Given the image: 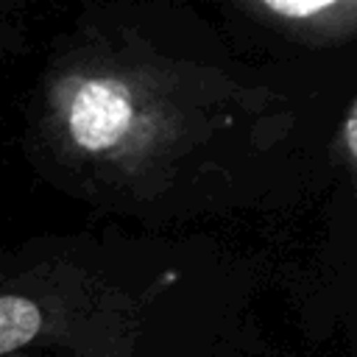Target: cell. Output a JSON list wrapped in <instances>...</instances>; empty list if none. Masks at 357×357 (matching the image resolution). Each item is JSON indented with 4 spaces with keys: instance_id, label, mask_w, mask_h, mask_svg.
Segmentation results:
<instances>
[{
    "instance_id": "obj_2",
    "label": "cell",
    "mask_w": 357,
    "mask_h": 357,
    "mask_svg": "<svg viewBox=\"0 0 357 357\" xmlns=\"http://www.w3.org/2000/svg\"><path fill=\"white\" fill-rule=\"evenodd\" d=\"M237 8L279 36L310 47L343 45L357 33L354 0H248Z\"/></svg>"
},
{
    "instance_id": "obj_3",
    "label": "cell",
    "mask_w": 357,
    "mask_h": 357,
    "mask_svg": "<svg viewBox=\"0 0 357 357\" xmlns=\"http://www.w3.org/2000/svg\"><path fill=\"white\" fill-rule=\"evenodd\" d=\"M53 326L47 307L25 293H0V357L42 340Z\"/></svg>"
},
{
    "instance_id": "obj_4",
    "label": "cell",
    "mask_w": 357,
    "mask_h": 357,
    "mask_svg": "<svg viewBox=\"0 0 357 357\" xmlns=\"http://www.w3.org/2000/svg\"><path fill=\"white\" fill-rule=\"evenodd\" d=\"M332 159L346 167V173H354L357 167V103L349 100L332 139Z\"/></svg>"
},
{
    "instance_id": "obj_1",
    "label": "cell",
    "mask_w": 357,
    "mask_h": 357,
    "mask_svg": "<svg viewBox=\"0 0 357 357\" xmlns=\"http://www.w3.org/2000/svg\"><path fill=\"white\" fill-rule=\"evenodd\" d=\"M45 134L70 162L114 178H153L198 134V100L178 70L120 53H78L45 81Z\"/></svg>"
}]
</instances>
